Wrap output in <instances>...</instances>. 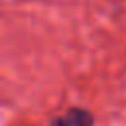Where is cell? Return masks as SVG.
<instances>
[{
  "label": "cell",
  "instance_id": "1",
  "mask_svg": "<svg viewBox=\"0 0 126 126\" xmlns=\"http://www.w3.org/2000/svg\"><path fill=\"white\" fill-rule=\"evenodd\" d=\"M49 126H94V116L87 108L73 106L65 114L55 116Z\"/></svg>",
  "mask_w": 126,
  "mask_h": 126
}]
</instances>
